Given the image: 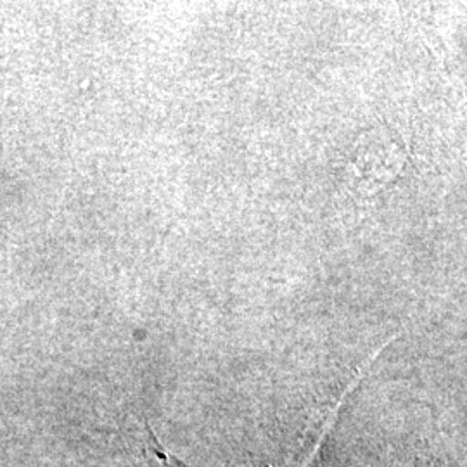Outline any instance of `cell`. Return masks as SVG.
Listing matches in <instances>:
<instances>
[{
    "label": "cell",
    "mask_w": 467,
    "mask_h": 467,
    "mask_svg": "<svg viewBox=\"0 0 467 467\" xmlns=\"http://www.w3.org/2000/svg\"><path fill=\"white\" fill-rule=\"evenodd\" d=\"M405 167V148L391 130L378 127L362 134L350 154L348 171L353 189L364 196L376 194Z\"/></svg>",
    "instance_id": "cell-1"
},
{
    "label": "cell",
    "mask_w": 467,
    "mask_h": 467,
    "mask_svg": "<svg viewBox=\"0 0 467 467\" xmlns=\"http://www.w3.org/2000/svg\"><path fill=\"white\" fill-rule=\"evenodd\" d=\"M150 441H152V445H154V455L156 457H160L163 462H167V464H170V462H173L175 466H170V467H185L184 464H181V462H177L173 457H170V455H167L165 451H161L160 449V445H158V441H156V438L150 434Z\"/></svg>",
    "instance_id": "cell-2"
}]
</instances>
